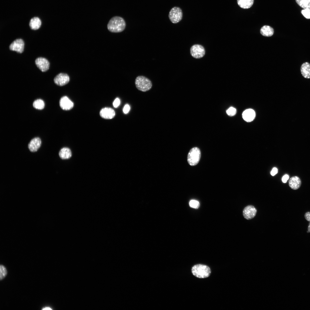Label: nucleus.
Masks as SVG:
<instances>
[{
	"instance_id": "obj_7",
	"label": "nucleus",
	"mask_w": 310,
	"mask_h": 310,
	"mask_svg": "<svg viewBox=\"0 0 310 310\" xmlns=\"http://www.w3.org/2000/svg\"><path fill=\"white\" fill-rule=\"evenodd\" d=\"M24 43L22 39H17L13 41L9 45V49L18 53H22L23 51Z\"/></svg>"
},
{
	"instance_id": "obj_15",
	"label": "nucleus",
	"mask_w": 310,
	"mask_h": 310,
	"mask_svg": "<svg viewBox=\"0 0 310 310\" xmlns=\"http://www.w3.org/2000/svg\"><path fill=\"white\" fill-rule=\"evenodd\" d=\"M301 182L300 178L297 176L292 177L289 181V185L292 189L296 190L299 188L301 185Z\"/></svg>"
},
{
	"instance_id": "obj_4",
	"label": "nucleus",
	"mask_w": 310,
	"mask_h": 310,
	"mask_svg": "<svg viewBox=\"0 0 310 310\" xmlns=\"http://www.w3.org/2000/svg\"><path fill=\"white\" fill-rule=\"evenodd\" d=\"M201 152L199 149L197 147L193 148L191 149L188 154V162L191 166L195 165L199 162Z\"/></svg>"
},
{
	"instance_id": "obj_14",
	"label": "nucleus",
	"mask_w": 310,
	"mask_h": 310,
	"mask_svg": "<svg viewBox=\"0 0 310 310\" xmlns=\"http://www.w3.org/2000/svg\"><path fill=\"white\" fill-rule=\"evenodd\" d=\"M243 119L247 122L252 121L255 119V111L251 109H248L244 111L242 115Z\"/></svg>"
},
{
	"instance_id": "obj_8",
	"label": "nucleus",
	"mask_w": 310,
	"mask_h": 310,
	"mask_svg": "<svg viewBox=\"0 0 310 310\" xmlns=\"http://www.w3.org/2000/svg\"><path fill=\"white\" fill-rule=\"evenodd\" d=\"M69 77L67 74L61 73L55 77L54 81L56 85L62 86L67 84L69 82Z\"/></svg>"
},
{
	"instance_id": "obj_11",
	"label": "nucleus",
	"mask_w": 310,
	"mask_h": 310,
	"mask_svg": "<svg viewBox=\"0 0 310 310\" xmlns=\"http://www.w3.org/2000/svg\"><path fill=\"white\" fill-rule=\"evenodd\" d=\"M59 105L61 108L65 110H70L74 106L73 102L67 96H63L60 99Z\"/></svg>"
},
{
	"instance_id": "obj_1",
	"label": "nucleus",
	"mask_w": 310,
	"mask_h": 310,
	"mask_svg": "<svg viewBox=\"0 0 310 310\" xmlns=\"http://www.w3.org/2000/svg\"><path fill=\"white\" fill-rule=\"evenodd\" d=\"M126 26L124 19L121 17L115 16L109 21L107 27L110 32L114 33L120 32L123 31Z\"/></svg>"
},
{
	"instance_id": "obj_17",
	"label": "nucleus",
	"mask_w": 310,
	"mask_h": 310,
	"mask_svg": "<svg viewBox=\"0 0 310 310\" xmlns=\"http://www.w3.org/2000/svg\"><path fill=\"white\" fill-rule=\"evenodd\" d=\"M59 155L62 159H68L71 157V152L69 148L64 147L60 150L59 152Z\"/></svg>"
},
{
	"instance_id": "obj_9",
	"label": "nucleus",
	"mask_w": 310,
	"mask_h": 310,
	"mask_svg": "<svg viewBox=\"0 0 310 310\" xmlns=\"http://www.w3.org/2000/svg\"><path fill=\"white\" fill-rule=\"evenodd\" d=\"M35 62L37 67L42 72L46 71L49 69V63L48 61L44 58L38 57L35 59Z\"/></svg>"
},
{
	"instance_id": "obj_22",
	"label": "nucleus",
	"mask_w": 310,
	"mask_h": 310,
	"mask_svg": "<svg viewBox=\"0 0 310 310\" xmlns=\"http://www.w3.org/2000/svg\"><path fill=\"white\" fill-rule=\"evenodd\" d=\"M33 105L34 107L36 109L42 110L44 108V103L42 100L38 99L34 101Z\"/></svg>"
},
{
	"instance_id": "obj_13",
	"label": "nucleus",
	"mask_w": 310,
	"mask_h": 310,
	"mask_svg": "<svg viewBox=\"0 0 310 310\" xmlns=\"http://www.w3.org/2000/svg\"><path fill=\"white\" fill-rule=\"evenodd\" d=\"M100 116L104 119H111L115 117V113L113 108L110 107H105L100 110Z\"/></svg>"
},
{
	"instance_id": "obj_31",
	"label": "nucleus",
	"mask_w": 310,
	"mask_h": 310,
	"mask_svg": "<svg viewBox=\"0 0 310 310\" xmlns=\"http://www.w3.org/2000/svg\"><path fill=\"white\" fill-rule=\"evenodd\" d=\"M289 178V176L287 175H284L282 178V182L284 183H286L287 180Z\"/></svg>"
},
{
	"instance_id": "obj_24",
	"label": "nucleus",
	"mask_w": 310,
	"mask_h": 310,
	"mask_svg": "<svg viewBox=\"0 0 310 310\" xmlns=\"http://www.w3.org/2000/svg\"><path fill=\"white\" fill-rule=\"evenodd\" d=\"M189 205L190 207L194 208H198L199 206V203L197 200H191L189 202Z\"/></svg>"
},
{
	"instance_id": "obj_27",
	"label": "nucleus",
	"mask_w": 310,
	"mask_h": 310,
	"mask_svg": "<svg viewBox=\"0 0 310 310\" xmlns=\"http://www.w3.org/2000/svg\"><path fill=\"white\" fill-rule=\"evenodd\" d=\"M301 13L307 19H310V10L308 9L302 10Z\"/></svg>"
},
{
	"instance_id": "obj_32",
	"label": "nucleus",
	"mask_w": 310,
	"mask_h": 310,
	"mask_svg": "<svg viewBox=\"0 0 310 310\" xmlns=\"http://www.w3.org/2000/svg\"><path fill=\"white\" fill-rule=\"evenodd\" d=\"M52 309L51 308H50V307H46L43 308L42 309V310H52Z\"/></svg>"
},
{
	"instance_id": "obj_20",
	"label": "nucleus",
	"mask_w": 310,
	"mask_h": 310,
	"mask_svg": "<svg viewBox=\"0 0 310 310\" xmlns=\"http://www.w3.org/2000/svg\"><path fill=\"white\" fill-rule=\"evenodd\" d=\"M253 2L254 0H237L238 5L244 9L250 8L253 5Z\"/></svg>"
},
{
	"instance_id": "obj_19",
	"label": "nucleus",
	"mask_w": 310,
	"mask_h": 310,
	"mask_svg": "<svg viewBox=\"0 0 310 310\" xmlns=\"http://www.w3.org/2000/svg\"><path fill=\"white\" fill-rule=\"evenodd\" d=\"M260 32L262 35L269 37L273 35L274 31L272 28L269 26L265 25L261 28Z\"/></svg>"
},
{
	"instance_id": "obj_29",
	"label": "nucleus",
	"mask_w": 310,
	"mask_h": 310,
	"mask_svg": "<svg viewBox=\"0 0 310 310\" xmlns=\"http://www.w3.org/2000/svg\"><path fill=\"white\" fill-rule=\"evenodd\" d=\"M130 109V107L129 105L128 104H127L124 106L123 111L124 113L127 114L129 112Z\"/></svg>"
},
{
	"instance_id": "obj_2",
	"label": "nucleus",
	"mask_w": 310,
	"mask_h": 310,
	"mask_svg": "<svg viewBox=\"0 0 310 310\" xmlns=\"http://www.w3.org/2000/svg\"><path fill=\"white\" fill-rule=\"evenodd\" d=\"M135 84L139 90L145 92L150 90L152 86V82L150 80L143 76H139L136 77Z\"/></svg>"
},
{
	"instance_id": "obj_25",
	"label": "nucleus",
	"mask_w": 310,
	"mask_h": 310,
	"mask_svg": "<svg viewBox=\"0 0 310 310\" xmlns=\"http://www.w3.org/2000/svg\"><path fill=\"white\" fill-rule=\"evenodd\" d=\"M236 109L232 107H230L226 111L227 114L230 116H234L236 114Z\"/></svg>"
},
{
	"instance_id": "obj_6",
	"label": "nucleus",
	"mask_w": 310,
	"mask_h": 310,
	"mask_svg": "<svg viewBox=\"0 0 310 310\" xmlns=\"http://www.w3.org/2000/svg\"><path fill=\"white\" fill-rule=\"evenodd\" d=\"M191 54L192 56L196 59L203 57L205 54L204 47L199 44H195L191 46L190 49Z\"/></svg>"
},
{
	"instance_id": "obj_12",
	"label": "nucleus",
	"mask_w": 310,
	"mask_h": 310,
	"mask_svg": "<svg viewBox=\"0 0 310 310\" xmlns=\"http://www.w3.org/2000/svg\"><path fill=\"white\" fill-rule=\"evenodd\" d=\"M41 141L39 137L32 139L28 144V148L30 151L34 152L37 151L41 146Z\"/></svg>"
},
{
	"instance_id": "obj_30",
	"label": "nucleus",
	"mask_w": 310,
	"mask_h": 310,
	"mask_svg": "<svg viewBox=\"0 0 310 310\" xmlns=\"http://www.w3.org/2000/svg\"><path fill=\"white\" fill-rule=\"evenodd\" d=\"M278 173V169L276 167L274 168L271 172V174L272 176H274L276 174Z\"/></svg>"
},
{
	"instance_id": "obj_28",
	"label": "nucleus",
	"mask_w": 310,
	"mask_h": 310,
	"mask_svg": "<svg viewBox=\"0 0 310 310\" xmlns=\"http://www.w3.org/2000/svg\"><path fill=\"white\" fill-rule=\"evenodd\" d=\"M120 100L118 98H116L113 102V104L115 108L117 107L120 104Z\"/></svg>"
},
{
	"instance_id": "obj_18",
	"label": "nucleus",
	"mask_w": 310,
	"mask_h": 310,
	"mask_svg": "<svg viewBox=\"0 0 310 310\" xmlns=\"http://www.w3.org/2000/svg\"><path fill=\"white\" fill-rule=\"evenodd\" d=\"M41 24V21L38 17H34L32 18L29 23V26L30 28L34 30L38 29L40 27Z\"/></svg>"
},
{
	"instance_id": "obj_10",
	"label": "nucleus",
	"mask_w": 310,
	"mask_h": 310,
	"mask_svg": "<svg viewBox=\"0 0 310 310\" xmlns=\"http://www.w3.org/2000/svg\"><path fill=\"white\" fill-rule=\"evenodd\" d=\"M257 211V210L254 206L249 205L244 208L243 211V215L245 219L250 220L255 216Z\"/></svg>"
},
{
	"instance_id": "obj_16",
	"label": "nucleus",
	"mask_w": 310,
	"mask_h": 310,
	"mask_svg": "<svg viewBox=\"0 0 310 310\" xmlns=\"http://www.w3.org/2000/svg\"><path fill=\"white\" fill-rule=\"evenodd\" d=\"M301 71L305 78H310V64L307 62L303 63L301 66Z\"/></svg>"
},
{
	"instance_id": "obj_21",
	"label": "nucleus",
	"mask_w": 310,
	"mask_h": 310,
	"mask_svg": "<svg viewBox=\"0 0 310 310\" xmlns=\"http://www.w3.org/2000/svg\"><path fill=\"white\" fill-rule=\"evenodd\" d=\"M297 4L304 9L310 10V0H295Z\"/></svg>"
},
{
	"instance_id": "obj_5",
	"label": "nucleus",
	"mask_w": 310,
	"mask_h": 310,
	"mask_svg": "<svg viewBox=\"0 0 310 310\" xmlns=\"http://www.w3.org/2000/svg\"><path fill=\"white\" fill-rule=\"evenodd\" d=\"M183 13L181 9L179 7H175L170 11L168 17L170 20L173 23H177L182 19Z\"/></svg>"
},
{
	"instance_id": "obj_23",
	"label": "nucleus",
	"mask_w": 310,
	"mask_h": 310,
	"mask_svg": "<svg viewBox=\"0 0 310 310\" xmlns=\"http://www.w3.org/2000/svg\"><path fill=\"white\" fill-rule=\"evenodd\" d=\"M7 272L5 268L3 265L0 266V279L1 280L3 279L6 276Z\"/></svg>"
},
{
	"instance_id": "obj_3",
	"label": "nucleus",
	"mask_w": 310,
	"mask_h": 310,
	"mask_svg": "<svg viewBox=\"0 0 310 310\" xmlns=\"http://www.w3.org/2000/svg\"><path fill=\"white\" fill-rule=\"evenodd\" d=\"M191 270L193 274L200 278L207 277L210 276L211 273L209 267L201 264L194 266Z\"/></svg>"
},
{
	"instance_id": "obj_26",
	"label": "nucleus",
	"mask_w": 310,
	"mask_h": 310,
	"mask_svg": "<svg viewBox=\"0 0 310 310\" xmlns=\"http://www.w3.org/2000/svg\"><path fill=\"white\" fill-rule=\"evenodd\" d=\"M304 216L306 220L309 222L308 227V231L307 232V233L310 232V212H306Z\"/></svg>"
}]
</instances>
